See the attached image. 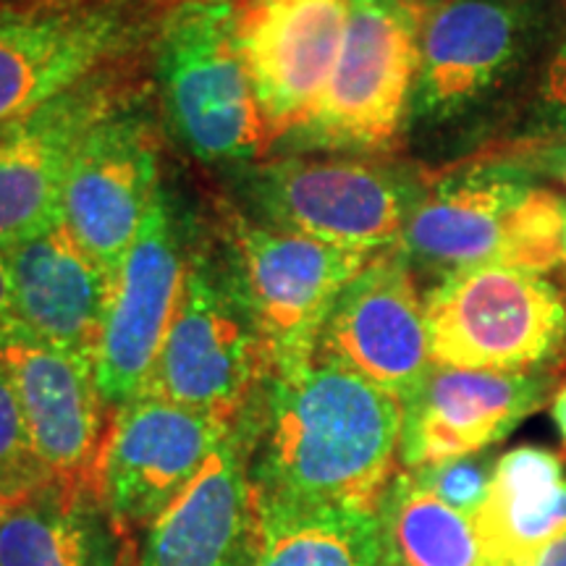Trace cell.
<instances>
[{
  "label": "cell",
  "mask_w": 566,
  "mask_h": 566,
  "mask_svg": "<svg viewBox=\"0 0 566 566\" xmlns=\"http://www.w3.org/2000/svg\"><path fill=\"white\" fill-rule=\"evenodd\" d=\"M244 422L260 506L375 512L396 475L405 405L315 354L271 373Z\"/></svg>",
  "instance_id": "6da1fadb"
},
{
  "label": "cell",
  "mask_w": 566,
  "mask_h": 566,
  "mask_svg": "<svg viewBox=\"0 0 566 566\" xmlns=\"http://www.w3.org/2000/svg\"><path fill=\"white\" fill-rule=\"evenodd\" d=\"M562 24L554 0H436L422 19L409 124L483 132L522 118Z\"/></svg>",
  "instance_id": "7a4b0ae2"
},
{
  "label": "cell",
  "mask_w": 566,
  "mask_h": 566,
  "mask_svg": "<svg viewBox=\"0 0 566 566\" xmlns=\"http://www.w3.org/2000/svg\"><path fill=\"white\" fill-rule=\"evenodd\" d=\"M566 200L533 176L470 153L424 174L401 237L417 275L443 281L485 265L551 273L562 265Z\"/></svg>",
  "instance_id": "3957f363"
},
{
  "label": "cell",
  "mask_w": 566,
  "mask_h": 566,
  "mask_svg": "<svg viewBox=\"0 0 566 566\" xmlns=\"http://www.w3.org/2000/svg\"><path fill=\"white\" fill-rule=\"evenodd\" d=\"M174 0H0V124L145 59Z\"/></svg>",
  "instance_id": "277c9868"
},
{
  "label": "cell",
  "mask_w": 566,
  "mask_h": 566,
  "mask_svg": "<svg viewBox=\"0 0 566 566\" xmlns=\"http://www.w3.org/2000/svg\"><path fill=\"white\" fill-rule=\"evenodd\" d=\"M433 365L554 375L566 363V294L546 273L485 265L424 294Z\"/></svg>",
  "instance_id": "5b68a950"
},
{
  "label": "cell",
  "mask_w": 566,
  "mask_h": 566,
  "mask_svg": "<svg viewBox=\"0 0 566 566\" xmlns=\"http://www.w3.org/2000/svg\"><path fill=\"white\" fill-rule=\"evenodd\" d=\"M155 51L168 116L197 158L247 160L271 147L233 38V0H174Z\"/></svg>",
  "instance_id": "8992f818"
},
{
  "label": "cell",
  "mask_w": 566,
  "mask_h": 566,
  "mask_svg": "<svg viewBox=\"0 0 566 566\" xmlns=\"http://www.w3.org/2000/svg\"><path fill=\"white\" fill-rule=\"evenodd\" d=\"M268 378L271 357L231 265L192 254L181 307L145 394L239 424Z\"/></svg>",
  "instance_id": "52a82bcc"
},
{
  "label": "cell",
  "mask_w": 566,
  "mask_h": 566,
  "mask_svg": "<svg viewBox=\"0 0 566 566\" xmlns=\"http://www.w3.org/2000/svg\"><path fill=\"white\" fill-rule=\"evenodd\" d=\"M422 19L412 0H352L342 55L296 137L328 153L394 150L409 126Z\"/></svg>",
  "instance_id": "ba28073f"
},
{
  "label": "cell",
  "mask_w": 566,
  "mask_h": 566,
  "mask_svg": "<svg viewBox=\"0 0 566 566\" xmlns=\"http://www.w3.org/2000/svg\"><path fill=\"white\" fill-rule=\"evenodd\" d=\"M424 174L367 158H281L254 176L271 226L378 254L401 244Z\"/></svg>",
  "instance_id": "9c48e42d"
},
{
  "label": "cell",
  "mask_w": 566,
  "mask_h": 566,
  "mask_svg": "<svg viewBox=\"0 0 566 566\" xmlns=\"http://www.w3.org/2000/svg\"><path fill=\"white\" fill-rule=\"evenodd\" d=\"M231 271L263 336L271 373L315 357L331 307L373 254L233 216Z\"/></svg>",
  "instance_id": "30bf717a"
},
{
  "label": "cell",
  "mask_w": 566,
  "mask_h": 566,
  "mask_svg": "<svg viewBox=\"0 0 566 566\" xmlns=\"http://www.w3.org/2000/svg\"><path fill=\"white\" fill-rule=\"evenodd\" d=\"M137 63L95 76L42 108L0 124V250L61 223L71 163L84 137L142 92L134 80Z\"/></svg>",
  "instance_id": "8fae6325"
},
{
  "label": "cell",
  "mask_w": 566,
  "mask_h": 566,
  "mask_svg": "<svg viewBox=\"0 0 566 566\" xmlns=\"http://www.w3.org/2000/svg\"><path fill=\"white\" fill-rule=\"evenodd\" d=\"M237 424L142 394L113 409L97 488L126 541L174 504Z\"/></svg>",
  "instance_id": "7c38bea8"
},
{
  "label": "cell",
  "mask_w": 566,
  "mask_h": 566,
  "mask_svg": "<svg viewBox=\"0 0 566 566\" xmlns=\"http://www.w3.org/2000/svg\"><path fill=\"white\" fill-rule=\"evenodd\" d=\"M352 0H233V38L271 137H296L342 55Z\"/></svg>",
  "instance_id": "4fadbf2b"
},
{
  "label": "cell",
  "mask_w": 566,
  "mask_h": 566,
  "mask_svg": "<svg viewBox=\"0 0 566 566\" xmlns=\"http://www.w3.org/2000/svg\"><path fill=\"white\" fill-rule=\"evenodd\" d=\"M317 357L405 401L433 367L424 296L405 250L373 254L325 317Z\"/></svg>",
  "instance_id": "5bb4252c"
},
{
  "label": "cell",
  "mask_w": 566,
  "mask_h": 566,
  "mask_svg": "<svg viewBox=\"0 0 566 566\" xmlns=\"http://www.w3.org/2000/svg\"><path fill=\"white\" fill-rule=\"evenodd\" d=\"M187 268L174 212L158 192L113 283L95 354L97 388L111 409L129 405L150 386L181 307Z\"/></svg>",
  "instance_id": "9a60e30c"
},
{
  "label": "cell",
  "mask_w": 566,
  "mask_h": 566,
  "mask_svg": "<svg viewBox=\"0 0 566 566\" xmlns=\"http://www.w3.org/2000/svg\"><path fill=\"white\" fill-rule=\"evenodd\" d=\"M0 365L17 388L42 467L61 483L97 488L113 409L97 388L95 365L42 342L19 323L0 331Z\"/></svg>",
  "instance_id": "2e32d148"
},
{
  "label": "cell",
  "mask_w": 566,
  "mask_h": 566,
  "mask_svg": "<svg viewBox=\"0 0 566 566\" xmlns=\"http://www.w3.org/2000/svg\"><path fill=\"white\" fill-rule=\"evenodd\" d=\"M158 171V139L132 105L97 124L71 163L61 223L113 279L160 192Z\"/></svg>",
  "instance_id": "e0dca14e"
},
{
  "label": "cell",
  "mask_w": 566,
  "mask_h": 566,
  "mask_svg": "<svg viewBox=\"0 0 566 566\" xmlns=\"http://www.w3.org/2000/svg\"><path fill=\"white\" fill-rule=\"evenodd\" d=\"M551 391L554 375L433 365L401 401V470L488 451L546 405Z\"/></svg>",
  "instance_id": "ac0fdd59"
},
{
  "label": "cell",
  "mask_w": 566,
  "mask_h": 566,
  "mask_svg": "<svg viewBox=\"0 0 566 566\" xmlns=\"http://www.w3.org/2000/svg\"><path fill=\"white\" fill-rule=\"evenodd\" d=\"M258 543L260 506L242 417L200 475L142 533L134 566H252Z\"/></svg>",
  "instance_id": "d6986e66"
},
{
  "label": "cell",
  "mask_w": 566,
  "mask_h": 566,
  "mask_svg": "<svg viewBox=\"0 0 566 566\" xmlns=\"http://www.w3.org/2000/svg\"><path fill=\"white\" fill-rule=\"evenodd\" d=\"M6 258L21 328L95 365L116 279L63 223L6 247Z\"/></svg>",
  "instance_id": "ffe728a7"
},
{
  "label": "cell",
  "mask_w": 566,
  "mask_h": 566,
  "mask_svg": "<svg viewBox=\"0 0 566 566\" xmlns=\"http://www.w3.org/2000/svg\"><path fill=\"white\" fill-rule=\"evenodd\" d=\"M134 546L97 488L51 480L0 501V566H124Z\"/></svg>",
  "instance_id": "44dd1931"
},
{
  "label": "cell",
  "mask_w": 566,
  "mask_h": 566,
  "mask_svg": "<svg viewBox=\"0 0 566 566\" xmlns=\"http://www.w3.org/2000/svg\"><path fill=\"white\" fill-rule=\"evenodd\" d=\"M485 566H509L566 533V478L556 451L516 446L495 459L485 504L472 516Z\"/></svg>",
  "instance_id": "7402d4cb"
},
{
  "label": "cell",
  "mask_w": 566,
  "mask_h": 566,
  "mask_svg": "<svg viewBox=\"0 0 566 566\" xmlns=\"http://www.w3.org/2000/svg\"><path fill=\"white\" fill-rule=\"evenodd\" d=\"M252 566H388L384 522L378 509L260 506Z\"/></svg>",
  "instance_id": "603a6c76"
},
{
  "label": "cell",
  "mask_w": 566,
  "mask_h": 566,
  "mask_svg": "<svg viewBox=\"0 0 566 566\" xmlns=\"http://www.w3.org/2000/svg\"><path fill=\"white\" fill-rule=\"evenodd\" d=\"M378 514L388 566H485L470 516L438 501L407 470L394 475Z\"/></svg>",
  "instance_id": "cb8c5ba5"
},
{
  "label": "cell",
  "mask_w": 566,
  "mask_h": 566,
  "mask_svg": "<svg viewBox=\"0 0 566 566\" xmlns=\"http://www.w3.org/2000/svg\"><path fill=\"white\" fill-rule=\"evenodd\" d=\"M51 480V472L42 467L32 446L17 388L0 365V501L38 491Z\"/></svg>",
  "instance_id": "d4e9b609"
},
{
  "label": "cell",
  "mask_w": 566,
  "mask_h": 566,
  "mask_svg": "<svg viewBox=\"0 0 566 566\" xmlns=\"http://www.w3.org/2000/svg\"><path fill=\"white\" fill-rule=\"evenodd\" d=\"M495 459L499 457H493L491 451H480V454L446 459V462L417 467V470L407 472L417 485L433 493L438 501L472 520L478 509L485 504L488 491H491Z\"/></svg>",
  "instance_id": "484cf974"
},
{
  "label": "cell",
  "mask_w": 566,
  "mask_h": 566,
  "mask_svg": "<svg viewBox=\"0 0 566 566\" xmlns=\"http://www.w3.org/2000/svg\"><path fill=\"white\" fill-rule=\"evenodd\" d=\"M566 134V17L562 32L551 48L541 76L520 118V129L512 137H558Z\"/></svg>",
  "instance_id": "4316f807"
},
{
  "label": "cell",
  "mask_w": 566,
  "mask_h": 566,
  "mask_svg": "<svg viewBox=\"0 0 566 566\" xmlns=\"http://www.w3.org/2000/svg\"><path fill=\"white\" fill-rule=\"evenodd\" d=\"M475 153H485L495 160L520 168L537 181H548L551 189H562L566 195V134L558 137H506L493 139ZM546 184V187H548Z\"/></svg>",
  "instance_id": "83f0119b"
},
{
  "label": "cell",
  "mask_w": 566,
  "mask_h": 566,
  "mask_svg": "<svg viewBox=\"0 0 566 566\" xmlns=\"http://www.w3.org/2000/svg\"><path fill=\"white\" fill-rule=\"evenodd\" d=\"M17 323V304H13V279L6 250H0V331Z\"/></svg>",
  "instance_id": "f1b7e54d"
},
{
  "label": "cell",
  "mask_w": 566,
  "mask_h": 566,
  "mask_svg": "<svg viewBox=\"0 0 566 566\" xmlns=\"http://www.w3.org/2000/svg\"><path fill=\"white\" fill-rule=\"evenodd\" d=\"M509 566H566V533L556 537L554 543H548V546L535 551V554L522 558V562Z\"/></svg>",
  "instance_id": "f546056e"
},
{
  "label": "cell",
  "mask_w": 566,
  "mask_h": 566,
  "mask_svg": "<svg viewBox=\"0 0 566 566\" xmlns=\"http://www.w3.org/2000/svg\"><path fill=\"white\" fill-rule=\"evenodd\" d=\"M551 417H554L558 436H562L564 443H566V386L554 396V405H551Z\"/></svg>",
  "instance_id": "4dcf8cb0"
},
{
  "label": "cell",
  "mask_w": 566,
  "mask_h": 566,
  "mask_svg": "<svg viewBox=\"0 0 566 566\" xmlns=\"http://www.w3.org/2000/svg\"><path fill=\"white\" fill-rule=\"evenodd\" d=\"M558 271H562L564 281H566V233H564V250H562V265H558Z\"/></svg>",
  "instance_id": "1f68e13d"
},
{
  "label": "cell",
  "mask_w": 566,
  "mask_h": 566,
  "mask_svg": "<svg viewBox=\"0 0 566 566\" xmlns=\"http://www.w3.org/2000/svg\"><path fill=\"white\" fill-rule=\"evenodd\" d=\"M134 564H137V546H134V548L129 551V556H126L124 566H134Z\"/></svg>",
  "instance_id": "d6a6232c"
},
{
  "label": "cell",
  "mask_w": 566,
  "mask_h": 566,
  "mask_svg": "<svg viewBox=\"0 0 566 566\" xmlns=\"http://www.w3.org/2000/svg\"><path fill=\"white\" fill-rule=\"evenodd\" d=\"M412 3H420V6H424V9H428V6H433L436 0H412Z\"/></svg>",
  "instance_id": "836d02e7"
}]
</instances>
